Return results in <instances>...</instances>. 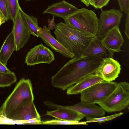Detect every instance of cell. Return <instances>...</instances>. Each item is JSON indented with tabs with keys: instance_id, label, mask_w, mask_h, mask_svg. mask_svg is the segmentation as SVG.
Here are the masks:
<instances>
[{
	"instance_id": "cell-1",
	"label": "cell",
	"mask_w": 129,
	"mask_h": 129,
	"mask_svg": "<svg viewBox=\"0 0 129 129\" xmlns=\"http://www.w3.org/2000/svg\"><path fill=\"white\" fill-rule=\"evenodd\" d=\"M102 60L95 57H74L51 77V85L63 90L67 89L84 77L95 73Z\"/></svg>"
},
{
	"instance_id": "cell-2",
	"label": "cell",
	"mask_w": 129,
	"mask_h": 129,
	"mask_svg": "<svg viewBox=\"0 0 129 129\" xmlns=\"http://www.w3.org/2000/svg\"><path fill=\"white\" fill-rule=\"evenodd\" d=\"M54 29L56 39L76 58L82 56L90 41L96 36L62 21L56 24Z\"/></svg>"
},
{
	"instance_id": "cell-3",
	"label": "cell",
	"mask_w": 129,
	"mask_h": 129,
	"mask_svg": "<svg viewBox=\"0 0 129 129\" xmlns=\"http://www.w3.org/2000/svg\"><path fill=\"white\" fill-rule=\"evenodd\" d=\"M32 84L29 79H21L12 92L3 104L1 109L3 117H8L17 109L29 101H34Z\"/></svg>"
},
{
	"instance_id": "cell-4",
	"label": "cell",
	"mask_w": 129,
	"mask_h": 129,
	"mask_svg": "<svg viewBox=\"0 0 129 129\" xmlns=\"http://www.w3.org/2000/svg\"><path fill=\"white\" fill-rule=\"evenodd\" d=\"M98 18L93 11L83 8L78 9L64 21L80 30L96 36L98 32Z\"/></svg>"
},
{
	"instance_id": "cell-5",
	"label": "cell",
	"mask_w": 129,
	"mask_h": 129,
	"mask_svg": "<svg viewBox=\"0 0 129 129\" xmlns=\"http://www.w3.org/2000/svg\"><path fill=\"white\" fill-rule=\"evenodd\" d=\"M106 112L111 113L126 109L129 104V84L118 83L112 92L103 101L98 104Z\"/></svg>"
},
{
	"instance_id": "cell-6",
	"label": "cell",
	"mask_w": 129,
	"mask_h": 129,
	"mask_svg": "<svg viewBox=\"0 0 129 129\" xmlns=\"http://www.w3.org/2000/svg\"><path fill=\"white\" fill-rule=\"evenodd\" d=\"M118 83L102 80L81 92V102L97 104L104 101L116 88Z\"/></svg>"
},
{
	"instance_id": "cell-7",
	"label": "cell",
	"mask_w": 129,
	"mask_h": 129,
	"mask_svg": "<svg viewBox=\"0 0 129 129\" xmlns=\"http://www.w3.org/2000/svg\"><path fill=\"white\" fill-rule=\"evenodd\" d=\"M123 15L120 10L116 9L102 10L98 18V30L96 36L102 39L110 30L119 26Z\"/></svg>"
},
{
	"instance_id": "cell-8",
	"label": "cell",
	"mask_w": 129,
	"mask_h": 129,
	"mask_svg": "<svg viewBox=\"0 0 129 129\" xmlns=\"http://www.w3.org/2000/svg\"><path fill=\"white\" fill-rule=\"evenodd\" d=\"M48 107L52 109L67 108L75 110L82 114L86 118H97L104 116V110L95 104L81 102L72 106H63L57 104L51 101L47 104Z\"/></svg>"
},
{
	"instance_id": "cell-9",
	"label": "cell",
	"mask_w": 129,
	"mask_h": 129,
	"mask_svg": "<svg viewBox=\"0 0 129 129\" xmlns=\"http://www.w3.org/2000/svg\"><path fill=\"white\" fill-rule=\"evenodd\" d=\"M55 59L53 52L42 43L30 49L27 53L25 62L28 66L41 63L50 64Z\"/></svg>"
},
{
	"instance_id": "cell-10",
	"label": "cell",
	"mask_w": 129,
	"mask_h": 129,
	"mask_svg": "<svg viewBox=\"0 0 129 129\" xmlns=\"http://www.w3.org/2000/svg\"><path fill=\"white\" fill-rule=\"evenodd\" d=\"M12 31L14 36L16 51L22 48L30 38V34L26 21L20 11L13 22Z\"/></svg>"
},
{
	"instance_id": "cell-11",
	"label": "cell",
	"mask_w": 129,
	"mask_h": 129,
	"mask_svg": "<svg viewBox=\"0 0 129 129\" xmlns=\"http://www.w3.org/2000/svg\"><path fill=\"white\" fill-rule=\"evenodd\" d=\"M121 69L117 61L113 58H108L103 59L95 74L104 80L112 81L118 77Z\"/></svg>"
},
{
	"instance_id": "cell-12",
	"label": "cell",
	"mask_w": 129,
	"mask_h": 129,
	"mask_svg": "<svg viewBox=\"0 0 129 129\" xmlns=\"http://www.w3.org/2000/svg\"><path fill=\"white\" fill-rule=\"evenodd\" d=\"M33 101H29L17 109L9 116L8 119L22 123L32 119L41 120Z\"/></svg>"
},
{
	"instance_id": "cell-13",
	"label": "cell",
	"mask_w": 129,
	"mask_h": 129,
	"mask_svg": "<svg viewBox=\"0 0 129 129\" xmlns=\"http://www.w3.org/2000/svg\"><path fill=\"white\" fill-rule=\"evenodd\" d=\"M114 53L104 45L102 39L95 36L85 49L82 56L95 57L103 59L113 58Z\"/></svg>"
},
{
	"instance_id": "cell-14",
	"label": "cell",
	"mask_w": 129,
	"mask_h": 129,
	"mask_svg": "<svg viewBox=\"0 0 129 129\" xmlns=\"http://www.w3.org/2000/svg\"><path fill=\"white\" fill-rule=\"evenodd\" d=\"M39 37L47 46L55 52H58L64 56L72 58L74 55L63 46L52 35L50 30L44 25L42 28L40 27L39 31Z\"/></svg>"
},
{
	"instance_id": "cell-15",
	"label": "cell",
	"mask_w": 129,
	"mask_h": 129,
	"mask_svg": "<svg viewBox=\"0 0 129 129\" xmlns=\"http://www.w3.org/2000/svg\"><path fill=\"white\" fill-rule=\"evenodd\" d=\"M119 26H116L110 30L102 39L104 45L114 53L121 51L124 42Z\"/></svg>"
},
{
	"instance_id": "cell-16",
	"label": "cell",
	"mask_w": 129,
	"mask_h": 129,
	"mask_svg": "<svg viewBox=\"0 0 129 129\" xmlns=\"http://www.w3.org/2000/svg\"><path fill=\"white\" fill-rule=\"evenodd\" d=\"M78 9L65 0H62L48 6L42 14H50L64 20Z\"/></svg>"
},
{
	"instance_id": "cell-17",
	"label": "cell",
	"mask_w": 129,
	"mask_h": 129,
	"mask_svg": "<svg viewBox=\"0 0 129 129\" xmlns=\"http://www.w3.org/2000/svg\"><path fill=\"white\" fill-rule=\"evenodd\" d=\"M103 79L95 73L88 75L79 80L76 83L67 89L68 95L77 94L93 84Z\"/></svg>"
},
{
	"instance_id": "cell-18",
	"label": "cell",
	"mask_w": 129,
	"mask_h": 129,
	"mask_svg": "<svg viewBox=\"0 0 129 129\" xmlns=\"http://www.w3.org/2000/svg\"><path fill=\"white\" fill-rule=\"evenodd\" d=\"M46 115L61 120L73 121H79L84 116L75 110L67 108H61L51 111H47Z\"/></svg>"
},
{
	"instance_id": "cell-19",
	"label": "cell",
	"mask_w": 129,
	"mask_h": 129,
	"mask_svg": "<svg viewBox=\"0 0 129 129\" xmlns=\"http://www.w3.org/2000/svg\"><path fill=\"white\" fill-rule=\"evenodd\" d=\"M16 50L14 38L11 31L7 36L1 48L0 61L6 66L8 60Z\"/></svg>"
},
{
	"instance_id": "cell-20",
	"label": "cell",
	"mask_w": 129,
	"mask_h": 129,
	"mask_svg": "<svg viewBox=\"0 0 129 129\" xmlns=\"http://www.w3.org/2000/svg\"><path fill=\"white\" fill-rule=\"evenodd\" d=\"M20 11L26 21L30 34L37 37H39V31L40 27L38 25L37 18L36 17L26 14L21 8H20Z\"/></svg>"
},
{
	"instance_id": "cell-21",
	"label": "cell",
	"mask_w": 129,
	"mask_h": 129,
	"mask_svg": "<svg viewBox=\"0 0 129 129\" xmlns=\"http://www.w3.org/2000/svg\"><path fill=\"white\" fill-rule=\"evenodd\" d=\"M10 19L13 22L21 8L18 0H5Z\"/></svg>"
},
{
	"instance_id": "cell-22",
	"label": "cell",
	"mask_w": 129,
	"mask_h": 129,
	"mask_svg": "<svg viewBox=\"0 0 129 129\" xmlns=\"http://www.w3.org/2000/svg\"><path fill=\"white\" fill-rule=\"evenodd\" d=\"M16 80V75L13 72L9 74L0 72V87L9 86L14 83Z\"/></svg>"
},
{
	"instance_id": "cell-23",
	"label": "cell",
	"mask_w": 129,
	"mask_h": 129,
	"mask_svg": "<svg viewBox=\"0 0 129 129\" xmlns=\"http://www.w3.org/2000/svg\"><path fill=\"white\" fill-rule=\"evenodd\" d=\"M60 124L70 125H88L85 121H70L59 119H55L51 120L42 121V124Z\"/></svg>"
},
{
	"instance_id": "cell-24",
	"label": "cell",
	"mask_w": 129,
	"mask_h": 129,
	"mask_svg": "<svg viewBox=\"0 0 129 129\" xmlns=\"http://www.w3.org/2000/svg\"><path fill=\"white\" fill-rule=\"evenodd\" d=\"M123 114L122 112L113 114L105 117H102L97 118H86V122L87 123L91 122H96L100 124L106 121L111 120L119 116L122 115Z\"/></svg>"
},
{
	"instance_id": "cell-25",
	"label": "cell",
	"mask_w": 129,
	"mask_h": 129,
	"mask_svg": "<svg viewBox=\"0 0 129 129\" xmlns=\"http://www.w3.org/2000/svg\"><path fill=\"white\" fill-rule=\"evenodd\" d=\"M120 10L127 15L129 12V0H117Z\"/></svg>"
},
{
	"instance_id": "cell-26",
	"label": "cell",
	"mask_w": 129,
	"mask_h": 129,
	"mask_svg": "<svg viewBox=\"0 0 129 129\" xmlns=\"http://www.w3.org/2000/svg\"><path fill=\"white\" fill-rule=\"evenodd\" d=\"M0 13L4 16L6 21L10 19L5 0H0Z\"/></svg>"
},
{
	"instance_id": "cell-27",
	"label": "cell",
	"mask_w": 129,
	"mask_h": 129,
	"mask_svg": "<svg viewBox=\"0 0 129 129\" xmlns=\"http://www.w3.org/2000/svg\"><path fill=\"white\" fill-rule=\"evenodd\" d=\"M110 0H94V7L96 9H101L106 6Z\"/></svg>"
},
{
	"instance_id": "cell-28",
	"label": "cell",
	"mask_w": 129,
	"mask_h": 129,
	"mask_svg": "<svg viewBox=\"0 0 129 129\" xmlns=\"http://www.w3.org/2000/svg\"><path fill=\"white\" fill-rule=\"evenodd\" d=\"M124 33L127 38L129 39V12L127 14L125 24Z\"/></svg>"
},
{
	"instance_id": "cell-29",
	"label": "cell",
	"mask_w": 129,
	"mask_h": 129,
	"mask_svg": "<svg viewBox=\"0 0 129 129\" xmlns=\"http://www.w3.org/2000/svg\"><path fill=\"white\" fill-rule=\"evenodd\" d=\"M55 16H53V18L50 20L49 18L48 20V28L50 30H53L55 28L56 24L54 22Z\"/></svg>"
},
{
	"instance_id": "cell-30",
	"label": "cell",
	"mask_w": 129,
	"mask_h": 129,
	"mask_svg": "<svg viewBox=\"0 0 129 129\" xmlns=\"http://www.w3.org/2000/svg\"><path fill=\"white\" fill-rule=\"evenodd\" d=\"M6 66L0 61V72L5 74H9L11 72Z\"/></svg>"
},
{
	"instance_id": "cell-31",
	"label": "cell",
	"mask_w": 129,
	"mask_h": 129,
	"mask_svg": "<svg viewBox=\"0 0 129 129\" xmlns=\"http://www.w3.org/2000/svg\"><path fill=\"white\" fill-rule=\"evenodd\" d=\"M86 6L88 7L91 5L94 7V0H80Z\"/></svg>"
},
{
	"instance_id": "cell-32",
	"label": "cell",
	"mask_w": 129,
	"mask_h": 129,
	"mask_svg": "<svg viewBox=\"0 0 129 129\" xmlns=\"http://www.w3.org/2000/svg\"><path fill=\"white\" fill-rule=\"evenodd\" d=\"M6 20L4 16L0 13V26L2 24L5 23Z\"/></svg>"
},
{
	"instance_id": "cell-33",
	"label": "cell",
	"mask_w": 129,
	"mask_h": 129,
	"mask_svg": "<svg viewBox=\"0 0 129 129\" xmlns=\"http://www.w3.org/2000/svg\"><path fill=\"white\" fill-rule=\"evenodd\" d=\"M3 117L2 115L1 108H0V122L2 120Z\"/></svg>"
},
{
	"instance_id": "cell-34",
	"label": "cell",
	"mask_w": 129,
	"mask_h": 129,
	"mask_svg": "<svg viewBox=\"0 0 129 129\" xmlns=\"http://www.w3.org/2000/svg\"><path fill=\"white\" fill-rule=\"evenodd\" d=\"M25 0L27 1H30L32 0Z\"/></svg>"
}]
</instances>
